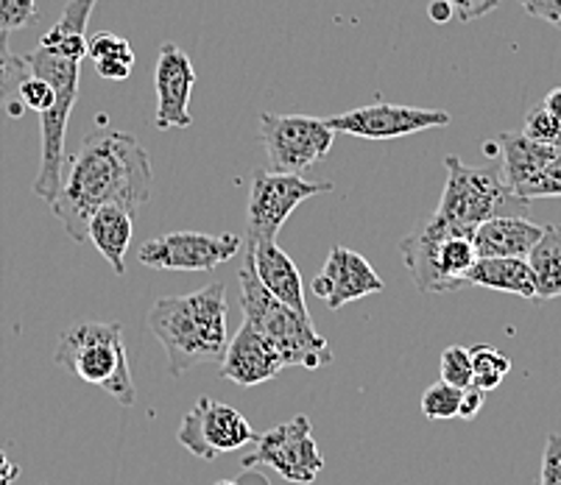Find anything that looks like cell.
Masks as SVG:
<instances>
[{"mask_svg":"<svg viewBox=\"0 0 561 485\" xmlns=\"http://www.w3.org/2000/svg\"><path fill=\"white\" fill-rule=\"evenodd\" d=\"M196 86V70L191 56L180 45L165 43L157 56L154 90H157V117L154 126L160 131L187 129L191 117V95Z\"/></svg>","mask_w":561,"mask_h":485,"instance_id":"cell-14","label":"cell"},{"mask_svg":"<svg viewBox=\"0 0 561 485\" xmlns=\"http://www.w3.org/2000/svg\"><path fill=\"white\" fill-rule=\"evenodd\" d=\"M542 106L550 112V115H556L561 120V86H556V90H550V93L545 95Z\"/></svg>","mask_w":561,"mask_h":485,"instance_id":"cell-37","label":"cell"},{"mask_svg":"<svg viewBox=\"0 0 561 485\" xmlns=\"http://www.w3.org/2000/svg\"><path fill=\"white\" fill-rule=\"evenodd\" d=\"M176 438L187 452L198 454L202 461H216L218 454L238 452L257 441V432L252 430V424L241 411H234L227 402L202 396L185 413Z\"/></svg>","mask_w":561,"mask_h":485,"instance_id":"cell-11","label":"cell"},{"mask_svg":"<svg viewBox=\"0 0 561 485\" xmlns=\"http://www.w3.org/2000/svg\"><path fill=\"white\" fill-rule=\"evenodd\" d=\"M542 227L523 216H494L476 227L472 243L478 257H528Z\"/></svg>","mask_w":561,"mask_h":485,"instance_id":"cell-18","label":"cell"},{"mask_svg":"<svg viewBox=\"0 0 561 485\" xmlns=\"http://www.w3.org/2000/svg\"><path fill=\"white\" fill-rule=\"evenodd\" d=\"M32 73L25 65V56L12 54L9 48V32H0V112L7 109L9 101L18 99V86L25 76Z\"/></svg>","mask_w":561,"mask_h":485,"instance_id":"cell-25","label":"cell"},{"mask_svg":"<svg viewBox=\"0 0 561 485\" xmlns=\"http://www.w3.org/2000/svg\"><path fill=\"white\" fill-rule=\"evenodd\" d=\"M328 124L330 129L341 131V135L364 137V140H394V137L450 126V115L442 109L375 101L369 106H358V109L344 112V115L328 117Z\"/></svg>","mask_w":561,"mask_h":485,"instance_id":"cell-13","label":"cell"},{"mask_svg":"<svg viewBox=\"0 0 561 485\" xmlns=\"http://www.w3.org/2000/svg\"><path fill=\"white\" fill-rule=\"evenodd\" d=\"M238 279H241L243 315H247L249 324L279 351L285 369H290V366H305V369L316 371L333 360V351H330L328 340L316 332L313 321L302 319L297 310H290L288 304L274 299V296L263 288V282H260L257 274H254V263L249 249L243 252Z\"/></svg>","mask_w":561,"mask_h":485,"instance_id":"cell-3","label":"cell"},{"mask_svg":"<svg viewBox=\"0 0 561 485\" xmlns=\"http://www.w3.org/2000/svg\"><path fill=\"white\" fill-rule=\"evenodd\" d=\"M249 254H252L254 274L263 282V288L279 299L283 304H288L290 310H297L302 319H310L308 301H305L302 290V274L294 265V259L283 252V249L268 240V243H254V246H247Z\"/></svg>","mask_w":561,"mask_h":485,"instance_id":"cell-17","label":"cell"},{"mask_svg":"<svg viewBox=\"0 0 561 485\" xmlns=\"http://www.w3.org/2000/svg\"><path fill=\"white\" fill-rule=\"evenodd\" d=\"M216 485H243V483H238V480H221V483H216Z\"/></svg>","mask_w":561,"mask_h":485,"instance_id":"cell-39","label":"cell"},{"mask_svg":"<svg viewBox=\"0 0 561 485\" xmlns=\"http://www.w3.org/2000/svg\"><path fill=\"white\" fill-rule=\"evenodd\" d=\"M402 263L411 270L413 285L422 293H453L469 288V270L478 252L472 232L431 216L400 243Z\"/></svg>","mask_w":561,"mask_h":485,"instance_id":"cell-5","label":"cell"},{"mask_svg":"<svg viewBox=\"0 0 561 485\" xmlns=\"http://www.w3.org/2000/svg\"><path fill=\"white\" fill-rule=\"evenodd\" d=\"M131 232H135V216L117 204L99 207L87 223V240H93V246L112 265L117 277H126V252H129Z\"/></svg>","mask_w":561,"mask_h":485,"instance_id":"cell-20","label":"cell"},{"mask_svg":"<svg viewBox=\"0 0 561 485\" xmlns=\"http://www.w3.org/2000/svg\"><path fill=\"white\" fill-rule=\"evenodd\" d=\"M523 198L528 204L537 201V198H561V146H556L553 157L542 168V173L530 182Z\"/></svg>","mask_w":561,"mask_h":485,"instance_id":"cell-29","label":"cell"},{"mask_svg":"<svg viewBox=\"0 0 561 485\" xmlns=\"http://www.w3.org/2000/svg\"><path fill=\"white\" fill-rule=\"evenodd\" d=\"M330 182H308L302 173H277L257 171L252 178V193H249L247 209V246L254 243H268L277 240L279 229L290 218V212L308 198L330 193Z\"/></svg>","mask_w":561,"mask_h":485,"instance_id":"cell-8","label":"cell"},{"mask_svg":"<svg viewBox=\"0 0 561 485\" xmlns=\"http://www.w3.org/2000/svg\"><path fill=\"white\" fill-rule=\"evenodd\" d=\"M87 56L93 59L95 73L106 81H126L135 68V50L129 39L117 34H99L87 43Z\"/></svg>","mask_w":561,"mask_h":485,"instance_id":"cell-23","label":"cell"},{"mask_svg":"<svg viewBox=\"0 0 561 485\" xmlns=\"http://www.w3.org/2000/svg\"><path fill=\"white\" fill-rule=\"evenodd\" d=\"M54 362L68 369L79 380L104 388L112 400L124 407L135 405V380L124 346L121 324L106 321H79L59 335Z\"/></svg>","mask_w":561,"mask_h":485,"instance_id":"cell-4","label":"cell"},{"mask_svg":"<svg viewBox=\"0 0 561 485\" xmlns=\"http://www.w3.org/2000/svg\"><path fill=\"white\" fill-rule=\"evenodd\" d=\"M39 18L37 0H0V32H18Z\"/></svg>","mask_w":561,"mask_h":485,"instance_id":"cell-30","label":"cell"},{"mask_svg":"<svg viewBox=\"0 0 561 485\" xmlns=\"http://www.w3.org/2000/svg\"><path fill=\"white\" fill-rule=\"evenodd\" d=\"M25 65L34 76L48 81L54 86V106L39 115V129H43V165H39L37 178H34V193L43 201H54L56 190L62 185L65 171V137H68L70 112H73L76 99H79V68L81 56H62L56 50L37 48L32 54H23Z\"/></svg>","mask_w":561,"mask_h":485,"instance_id":"cell-6","label":"cell"},{"mask_svg":"<svg viewBox=\"0 0 561 485\" xmlns=\"http://www.w3.org/2000/svg\"><path fill=\"white\" fill-rule=\"evenodd\" d=\"M18 474H20L18 463L9 461V454L0 449V485H12L14 480H18Z\"/></svg>","mask_w":561,"mask_h":485,"instance_id":"cell-36","label":"cell"},{"mask_svg":"<svg viewBox=\"0 0 561 485\" xmlns=\"http://www.w3.org/2000/svg\"><path fill=\"white\" fill-rule=\"evenodd\" d=\"M218 366H221L218 371H221L224 380L241 388L263 385V382L274 380L285 369L279 351L249 321H243L238 335L229 340L224 360Z\"/></svg>","mask_w":561,"mask_h":485,"instance_id":"cell-16","label":"cell"},{"mask_svg":"<svg viewBox=\"0 0 561 485\" xmlns=\"http://www.w3.org/2000/svg\"><path fill=\"white\" fill-rule=\"evenodd\" d=\"M469 357H472V385L481 388L483 393L494 391L512 371V360L492 346H472Z\"/></svg>","mask_w":561,"mask_h":485,"instance_id":"cell-24","label":"cell"},{"mask_svg":"<svg viewBox=\"0 0 561 485\" xmlns=\"http://www.w3.org/2000/svg\"><path fill=\"white\" fill-rule=\"evenodd\" d=\"M18 99L23 101V106H28L32 112L43 115V112H48L50 106H54V86L45 79H39V76L28 73L20 81Z\"/></svg>","mask_w":561,"mask_h":485,"instance_id":"cell-31","label":"cell"},{"mask_svg":"<svg viewBox=\"0 0 561 485\" xmlns=\"http://www.w3.org/2000/svg\"><path fill=\"white\" fill-rule=\"evenodd\" d=\"M528 265L534 270L537 301H550L561 296V223L542 227V234L528 252Z\"/></svg>","mask_w":561,"mask_h":485,"instance_id":"cell-22","label":"cell"},{"mask_svg":"<svg viewBox=\"0 0 561 485\" xmlns=\"http://www.w3.org/2000/svg\"><path fill=\"white\" fill-rule=\"evenodd\" d=\"M438 374H442V382H447V385H472V357H469V349H463V346H447L442 351V360H438Z\"/></svg>","mask_w":561,"mask_h":485,"instance_id":"cell-27","label":"cell"},{"mask_svg":"<svg viewBox=\"0 0 561 485\" xmlns=\"http://www.w3.org/2000/svg\"><path fill=\"white\" fill-rule=\"evenodd\" d=\"M469 285L537 301L534 270L525 257H478L469 270Z\"/></svg>","mask_w":561,"mask_h":485,"instance_id":"cell-21","label":"cell"},{"mask_svg":"<svg viewBox=\"0 0 561 485\" xmlns=\"http://www.w3.org/2000/svg\"><path fill=\"white\" fill-rule=\"evenodd\" d=\"M243 238L232 232H171L146 240L137 259L160 270H216L221 263L238 257Z\"/></svg>","mask_w":561,"mask_h":485,"instance_id":"cell-12","label":"cell"},{"mask_svg":"<svg viewBox=\"0 0 561 485\" xmlns=\"http://www.w3.org/2000/svg\"><path fill=\"white\" fill-rule=\"evenodd\" d=\"M431 18L438 20V23H445V20L453 18V9L447 0H436V3H431Z\"/></svg>","mask_w":561,"mask_h":485,"instance_id":"cell-38","label":"cell"},{"mask_svg":"<svg viewBox=\"0 0 561 485\" xmlns=\"http://www.w3.org/2000/svg\"><path fill=\"white\" fill-rule=\"evenodd\" d=\"M447 185L436 212L442 221L476 232L494 216H523L528 201L514 196L500 168H472L458 157H447Z\"/></svg>","mask_w":561,"mask_h":485,"instance_id":"cell-7","label":"cell"},{"mask_svg":"<svg viewBox=\"0 0 561 485\" xmlns=\"http://www.w3.org/2000/svg\"><path fill=\"white\" fill-rule=\"evenodd\" d=\"M151 335L160 340L173 377L204 366L221 362L227 351V288L210 282L187 296H162L149 310Z\"/></svg>","mask_w":561,"mask_h":485,"instance_id":"cell-2","label":"cell"},{"mask_svg":"<svg viewBox=\"0 0 561 485\" xmlns=\"http://www.w3.org/2000/svg\"><path fill=\"white\" fill-rule=\"evenodd\" d=\"M154 171L149 151L126 131L104 124L84 137L81 148L65 160L62 185L50 201V212L65 227L70 240H87V223L106 204L129 209L137 216L151 201Z\"/></svg>","mask_w":561,"mask_h":485,"instance_id":"cell-1","label":"cell"},{"mask_svg":"<svg viewBox=\"0 0 561 485\" xmlns=\"http://www.w3.org/2000/svg\"><path fill=\"white\" fill-rule=\"evenodd\" d=\"M310 290L319 296L330 310H341L350 301L366 299L371 293H382L386 285L377 277L369 259L352 249L333 246L328 254V263L321 265L319 277H313Z\"/></svg>","mask_w":561,"mask_h":485,"instance_id":"cell-15","label":"cell"},{"mask_svg":"<svg viewBox=\"0 0 561 485\" xmlns=\"http://www.w3.org/2000/svg\"><path fill=\"white\" fill-rule=\"evenodd\" d=\"M272 466L288 483L310 485L324 469V458L313 438V424L308 416H294L290 422L260 432L254 452L243 458V469Z\"/></svg>","mask_w":561,"mask_h":485,"instance_id":"cell-10","label":"cell"},{"mask_svg":"<svg viewBox=\"0 0 561 485\" xmlns=\"http://www.w3.org/2000/svg\"><path fill=\"white\" fill-rule=\"evenodd\" d=\"M523 135L534 142H542V146H561V120L550 115L545 106H534L525 115Z\"/></svg>","mask_w":561,"mask_h":485,"instance_id":"cell-28","label":"cell"},{"mask_svg":"<svg viewBox=\"0 0 561 485\" xmlns=\"http://www.w3.org/2000/svg\"><path fill=\"white\" fill-rule=\"evenodd\" d=\"M483 400H486V393H483L481 388H476V385L463 388L461 411H458V418H467V422H472V418H476L478 413L483 411Z\"/></svg>","mask_w":561,"mask_h":485,"instance_id":"cell-35","label":"cell"},{"mask_svg":"<svg viewBox=\"0 0 561 485\" xmlns=\"http://www.w3.org/2000/svg\"><path fill=\"white\" fill-rule=\"evenodd\" d=\"M494 142H497L500 154H503L500 171H503L506 185L512 187L514 196L523 198L525 190L530 187V182H534V178L542 173V168L548 165L556 146H542V142L528 140L523 131H506V135H500Z\"/></svg>","mask_w":561,"mask_h":485,"instance_id":"cell-19","label":"cell"},{"mask_svg":"<svg viewBox=\"0 0 561 485\" xmlns=\"http://www.w3.org/2000/svg\"><path fill=\"white\" fill-rule=\"evenodd\" d=\"M335 131L328 117L310 115H260V142L265 148L268 165L277 173H302L313 168L321 157L330 154Z\"/></svg>","mask_w":561,"mask_h":485,"instance_id":"cell-9","label":"cell"},{"mask_svg":"<svg viewBox=\"0 0 561 485\" xmlns=\"http://www.w3.org/2000/svg\"><path fill=\"white\" fill-rule=\"evenodd\" d=\"M519 7H523L530 18L548 20L550 25L561 28V0H519Z\"/></svg>","mask_w":561,"mask_h":485,"instance_id":"cell-34","label":"cell"},{"mask_svg":"<svg viewBox=\"0 0 561 485\" xmlns=\"http://www.w3.org/2000/svg\"><path fill=\"white\" fill-rule=\"evenodd\" d=\"M447 3L453 9V18H458L461 23L486 18V14H492L500 7V0H447Z\"/></svg>","mask_w":561,"mask_h":485,"instance_id":"cell-33","label":"cell"},{"mask_svg":"<svg viewBox=\"0 0 561 485\" xmlns=\"http://www.w3.org/2000/svg\"><path fill=\"white\" fill-rule=\"evenodd\" d=\"M463 388L447 385V382H433L425 393H422V413L431 422H447V418H458L461 411Z\"/></svg>","mask_w":561,"mask_h":485,"instance_id":"cell-26","label":"cell"},{"mask_svg":"<svg viewBox=\"0 0 561 485\" xmlns=\"http://www.w3.org/2000/svg\"><path fill=\"white\" fill-rule=\"evenodd\" d=\"M539 485H561V436L550 432L545 441L542 466H539Z\"/></svg>","mask_w":561,"mask_h":485,"instance_id":"cell-32","label":"cell"}]
</instances>
